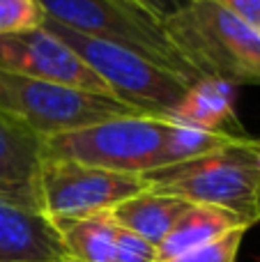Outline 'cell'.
<instances>
[{
    "label": "cell",
    "instance_id": "obj_1",
    "mask_svg": "<svg viewBox=\"0 0 260 262\" xmlns=\"http://www.w3.org/2000/svg\"><path fill=\"white\" fill-rule=\"evenodd\" d=\"M235 138L180 120L129 115L41 138V159H67L124 175H147Z\"/></svg>",
    "mask_w": 260,
    "mask_h": 262
},
{
    "label": "cell",
    "instance_id": "obj_2",
    "mask_svg": "<svg viewBox=\"0 0 260 262\" xmlns=\"http://www.w3.org/2000/svg\"><path fill=\"white\" fill-rule=\"evenodd\" d=\"M180 58L203 78L221 85L260 83V32L212 0H191L164 18Z\"/></svg>",
    "mask_w": 260,
    "mask_h": 262
},
{
    "label": "cell",
    "instance_id": "obj_3",
    "mask_svg": "<svg viewBox=\"0 0 260 262\" xmlns=\"http://www.w3.org/2000/svg\"><path fill=\"white\" fill-rule=\"evenodd\" d=\"M143 182L147 191L224 207L253 226L260 221V138L235 136L205 154L147 172Z\"/></svg>",
    "mask_w": 260,
    "mask_h": 262
},
{
    "label": "cell",
    "instance_id": "obj_4",
    "mask_svg": "<svg viewBox=\"0 0 260 262\" xmlns=\"http://www.w3.org/2000/svg\"><path fill=\"white\" fill-rule=\"evenodd\" d=\"M44 14L81 35L122 46L132 53L189 78L205 83L170 46L164 21L138 0H37Z\"/></svg>",
    "mask_w": 260,
    "mask_h": 262
},
{
    "label": "cell",
    "instance_id": "obj_5",
    "mask_svg": "<svg viewBox=\"0 0 260 262\" xmlns=\"http://www.w3.org/2000/svg\"><path fill=\"white\" fill-rule=\"evenodd\" d=\"M0 111L39 138L141 115L115 97L0 72Z\"/></svg>",
    "mask_w": 260,
    "mask_h": 262
},
{
    "label": "cell",
    "instance_id": "obj_6",
    "mask_svg": "<svg viewBox=\"0 0 260 262\" xmlns=\"http://www.w3.org/2000/svg\"><path fill=\"white\" fill-rule=\"evenodd\" d=\"M145 189L141 175H124L67 159H41L37 172V203L51 223L111 212Z\"/></svg>",
    "mask_w": 260,
    "mask_h": 262
},
{
    "label": "cell",
    "instance_id": "obj_7",
    "mask_svg": "<svg viewBox=\"0 0 260 262\" xmlns=\"http://www.w3.org/2000/svg\"><path fill=\"white\" fill-rule=\"evenodd\" d=\"M0 72L113 97L106 83L44 28L0 37Z\"/></svg>",
    "mask_w": 260,
    "mask_h": 262
},
{
    "label": "cell",
    "instance_id": "obj_8",
    "mask_svg": "<svg viewBox=\"0 0 260 262\" xmlns=\"http://www.w3.org/2000/svg\"><path fill=\"white\" fill-rule=\"evenodd\" d=\"M69 258L55 226L35 205L0 195V262H60Z\"/></svg>",
    "mask_w": 260,
    "mask_h": 262
},
{
    "label": "cell",
    "instance_id": "obj_9",
    "mask_svg": "<svg viewBox=\"0 0 260 262\" xmlns=\"http://www.w3.org/2000/svg\"><path fill=\"white\" fill-rule=\"evenodd\" d=\"M41 163V138L0 111V195L37 203V172Z\"/></svg>",
    "mask_w": 260,
    "mask_h": 262
},
{
    "label": "cell",
    "instance_id": "obj_10",
    "mask_svg": "<svg viewBox=\"0 0 260 262\" xmlns=\"http://www.w3.org/2000/svg\"><path fill=\"white\" fill-rule=\"evenodd\" d=\"M249 223L242 216L214 205H189V209L178 219L173 230L157 246L159 262H170L175 258L198 251L212 242L221 239L233 230H249Z\"/></svg>",
    "mask_w": 260,
    "mask_h": 262
},
{
    "label": "cell",
    "instance_id": "obj_11",
    "mask_svg": "<svg viewBox=\"0 0 260 262\" xmlns=\"http://www.w3.org/2000/svg\"><path fill=\"white\" fill-rule=\"evenodd\" d=\"M187 200L173 198V195H161L155 191H143L138 195H132L118 207L111 209V216L124 230L136 232L138 237L147 239L150 244L159 246L166 239L178 219L189 209Z\"/></svg>",
    "mask_w": 260,
    "mask_h": 262
},
{
    "label": "cell",
    "instance_id": "obj_12",
    "mask_svg": "<svg viewBox=\"0 0 260 262\" xmlns=\"http://www.w3.org/2000/svg\"><path fill=\"white\" fill-rule=\"evenodd\" d=\"M53 226L72 260L113 262L118 223L113 221L111 212H101L85 219H74V221H55Z\"/></svg>",
    "mask_w": 260,
    "mask_h": 262
},
{
    "label": "cell",
    "instance_id": "obj_13",
    "mask_svg": "<svg viewBox=\"0 0 260 262\" xmlns=\"http://www.w3.org/2000/svg\"><path fill=\"white\" fill-rule=\"evenodd\" d=\"M44 18L46 14L37 0H0V37L39 30Z\"/></svg>",
    "mask_w": 260,
    "mask_h": 262
},
{
    "label": "cell",
    "instance_id": "obj_14",
    "mask_svg": "<svg viewBox=\"0 0 260 262\" xmlns=\"http://www.w3.org/2000/svg\"><path fill=\"white\" fill-rule=\"evenodd\" d=\"M244 235H247V230H233L228 235H224L221 239L170 262H237V251L242 246Z\"/></svg>",
    "mask_w": 260,
    "mask_h": 262
},
{
    "label": "cell",
    "instance_id": "obj_15",
    "mask_svg": "<svg viewBox=\"0 0 260 262\" xmlns=\"http://www.w3.org/2000/svg\"><path fill=\"white\" fill-rule=\"evenodd\" d=\"M113 262H159V251L155 244L138 237L136 232L118 226Z\"/></svg>",
    "mask_w": 260,
    "mask_h": 262
},
{
    "label": "cell",
    "instance_id": "obj_16",
    "mask_svg": "<svg viewBox=\"0 0 260 262\" xmlns=\"http://www.w3.org/2000/svg\"><path fill=\"white\" fill-rule=\"evenodd\" d=\"M260 30V0H212Z\"/></svg>",
    "mask_w": 260,
    "mask_h": 262
},
{
    "label": "cell",
    "instance_id": "obj_17",
    "mask_svg": "<svg viewBox=\"0 0 260 262\" xmlns=\"http://www.w3.org/2000/svg\"><path fill=\"white\" fill-rule=\"evenodd\" d=\"M138 3H141L143 7H147L155 16H159L161 21H164V18H168L170 14L180 12V9H182L184 5H189L191 0H138Z\"/></svg>",
    "mask_w": 260,
    "mask_h": 262
},
{
    "label": "cell",
    "instance_id": "obj_18",
    "mask_svg": "<svg viewBox=\"0 0 260 262\" xmlns=\"http://www.w3.org/2000/svg\"><path fill=\"white\" fill-rule=\"evenodd\" d=\"M60 262H76V260H72V258H64V260H60Z\"/></svg>",
    "mask_w": 260,
    "mask_h": 262
},
{
    "label": "cell",
    "instance_id": "obj_19",
    "mask_svg": "<svg viewBox=\"0 0 260 262\" xmlns=\"http://www.w3.org/2000/svg\"><path fill=\"white\" fill-rule=\"evenodd\" d=\"M258 216H260V195H258Z\"/></svg>",
    "mask_w": 260,
    "mask_h": 262
},
{
    "label": "cell",
    "instance_id": "obj_20",
    "mask_svg": "<svg viewBox=\"0 0 260 262\" xmlns=\"http://www.w3.org/2000/svg\"><path fill=\"white\" fill-rule=\"evenodd\" d=\"M258 32H260V30H258Z\"/></svg>",
    "mask_w": 260,
    "mask_h": 262
}]
</instances>
